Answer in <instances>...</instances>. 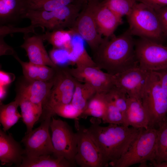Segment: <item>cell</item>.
Instances as JSON below:
<instances>
[{"mask_svg": "<svg viewBox=\"0 0 167 167\" xmlns=\"http://www.w3.org/2000/svg\"><path fill=\"white\" fill-rule=\"evenodd\" d=\"M133 36L128 29L119 36L104 37L92 53L96 66L113 75L138 66Z\"/></svg>", "mask_w": 167, "mask_h": 167, "instance_id": "obj_1", "label": "cell"}, {"mask_svg": "<svg viewBox=\"0 0 167 167\" xmlns=\"http://www.w3.org/2000/svg\"><path fill=\"white\" fill-rule=\"evenodd\" d=\"M101 155L105 167L118 160L128 150L142 129L92 122L86 128Z\"/></svg>", "mask_w": 167, "mask_h": 167, "instance_id": "obj_2", "label": "cell"}, {"mask_svg": "<svg viewBox=\"0 0 167 167\" xmlns=\"http://www.w3.org/2000/svg\"><path fill=\"white\" fill-rule=\"evenodd\" d=\"M84 4L83 0H77L66 6L51 11L28 10L22 16L28 19L35 28L40 27L51 31L71 28Z\"/></svg>", "mask_w": 167, "mask_h": 167, "instance_id": "obj_3", "label": "cell"}, {"mask_svg": "<svg viewBox=\"0 0 167 167\" xmlns=\"http://www.w3.org/2000/svg\"><path fill=\"white\" fill-rule=\"evenodd\" d=\"M127 17L129 25L128 29L133 36L162 44L165 37L153 8L137 2Z\"/></svg>", "mask_w": 167, "mask_h": 167, "instance_id": "obj_4", "label": "cell"}, {"mask_svg": "<svg viewBox=\"0 0 167 167\" xmlns=\"http://www.w3.org/2000/svg\"><path fill=\"white\" fill-rule=\"evenodd\" d=\"M148 116L150 128L158 127L167 117V96L155 71H150L141 100Z\"/></svg>", "mask_w": 167, "mask_h": 167, "instance_id": "obj_5", "label": "cell"}, {"mask_svg": "<svg viewBox=\"0 0 167 167\" xmlns=\"http://www.w3.org/2000/svg\"><path fill=\"white\" fill-rule=\"evenodd\" d=\"M157 133L156 128L142 129L127 151L109 165L113 167H128L155 160Z\"/></svg>", "mask_w": 167, "mask_h": 167, "instance_id": "obj_6", "label": "cell"}, {"mask_svg": "<svg viewBox=\"0 0 167 167\" xmlns=\"http://www.w3.org/2000/svg\"><path fill=\"white\" fill-rule=\"evenodd\" d=\"M76 80L70 73L68 67L58 66L55 68L53 85L42 105L41 116L55 115L53 111L56 105L71 102Z\"/></svg>", "mask_w": 167, "mask_h": 167, "instance_id": "obj_7", "label": "cell"}, {"mask_svg": "<svg viewBox=\"0 0 167 167\" xmlns=\"http://www.w3.org/2000/svg\"><path fill=\"white\" fill-rule=\"evenodd\" d=\"M50 128L54 152L53 154L63 157L75 165V158L77 151V135L68 124L60 118L52 117Z\"/></svg>", "mask_w": 167, "mask_h": 167, "instance_id": "obj_8", "label": "cell"}, {"mask_svg": "<svg viewBox=\"0 0 167 167\" xmlns=\"http://www.w3.org/2000/svg\"><path fill=\"white\" fill-rule=\"evenodd\" d=\"M135 52L141 68L155 72L167 69V46L139 37L135 41Z\"/></svg>", "mask_w": 167, "mask_h": 167, "instance_id": "obj_9", "label": "cell"}, {"mask_svg": "<svg viewBox=\"0 0 167 167\" xmlns=\"http://www.w3.org/2000/svg\"><path fill=\"white\" fill-rule=\"evenodd\" d=\"M52 117L51 115L45 116L39 127L25 134L21 141L24 146L25 156L36 157L53 154L54 149L49 130Z\"/></svg>", "mask_w": 167, "mask_h": 167, "instance_id": "obj_10", "label": "cell"}, {"mask_svg": "<svg viewBox=\"0 0 167 167\" xmlns=\"http://www.w3.org/2000/svg\"><path fill=\"white\" fill-rule=\"evenodd\" d=\"M96 0H87L73 26L70 28L83 39L92 53L97 49L103 39L98 32L95 19Z\"/></svg>", "mask_w": 167, "mask_h": 167, "instance_id": "obj_11", "label": "cell"}, {"mask_svg": "<svg viewBox=\"0 0 167 167\" xmlns=\"http://www.w3.org/2000/svg\"><path fill=\"white\" fill-rule=\"evenodd\" d=\"M76 122L77 135V151L75 161L81 167H105L101 155L87 131Z\"/></svg>", "mask_w": 167, "mask_h": 167, "instance_id": "obj_12", "label": "cell"}, {"mask_svg": "<svg viewBox=\"0 0 167 167\" xmlns=\"http://www.w3.org/2000/svg\"><path fill=\"white\" fill-rule=\"evenodd\" d=\"M68 70L76 80L89 84L96 92L107 93L115 86L114 75L96 66H76Z\"/></svg>", "mask_w": 167, "mask_h": 167, "instance_id": "obj_13", "label": "cell"}, {"mask_svg": "<svg viewBox=\"0 0 167 167\" xmlns=\"http://www.w3.org/2000/svg\"><path fill=\"white\" fill-rule=\"evenodd\" d=\"M150 71L138 66L114 75L115 85L124 90L128 97L141 100Z\"/></svg>", "mask_w": 167, "mask_h": 167, "instance_id": "obj_14", "label": "cell"}, {"mask_svg": "<svg viewBox=\"0 0 167 167\" xmlns=\"http://www.w3.org/2000/svg\"><path fill=\"white\" fill-rule=\"evenodd\" d=\"M95 19L98 32L102 36L109 38L114 35L117 28L123 23L122 18L108 6L106 0H96L94 7Z\"/></svg>", "mask_w": 167, "mask_h": 167, "instance_id": "obj_15", "label": "cell"}, {"mask_svg": "<svg viewBox=\"0 0 167 167\" xmlns=\"http://www.w3.org/2000/svg\"><path fill=\"white\" fill-rule=\"evenodd\" d=\"M53 85V79L44 81L28 79L24 78L18 86L15 97L28 100L41 105Z\"/></svg>", "mask_w": 167, "mask_h": 167, "instance_id": "obj_16", "label": "cell"}, {"mask_svg": "<svg viewBox=\"0 0 167 167\" xmlns=\"http://www.w3.org/2000/svg\"><path fill=\"white\" fill-rule=\"evenodd\" d=\"M25 155L23 149L11 134L0 129V161L2 165L20 167Z\"/></svg>", "mask_w": 167, "mask_h": 167, "instance_id": "obj_17", "label": "cell"}, {"mask_svg": "<svg viewBox=\"0 0 167 167\" xmlns=\"http://www.w3.org/2000/svg\"><path fill=\"white\" fill-rule=\"evenodd\" d=\"M24 41L20 47L26 51L30 62L35 64L47 66L55 68L54 64L48 55L43 44L41 35L29 36L24 34Z\"/></svg>", "mask_w": 167, "mask_h": 167, "instance_id": "obj_18", "label": "cell"}, {"mask_svg": "<svg viewBox=\"0 0 167 167\" xmlns=\"http://www.w3.org/2000/svg\"><path fill=\"white\" fill-rule=\"evenodd\" d=\"M149 124L148 116L141 100L128 96L124 125L138 129H147Z\"/></svg>", "mask_w": 167, "mask_h": 167, "instance_id": "obj_19", "label": "cell"}, {"mask_svg": "<svg viewBox=\"0 0 167 167\" xmlns=\"http://www.w3.org/2000/svg\"><path fill=\"white\" fill-rule=\"evenodd\" d=\"M25 11L24 0H0V25H13L22 19Z\"/></svg>", "mask_w": 167, "mask_h": 167, "instance_id": "obj_20", "label": "cell"}, {"mask_svg": "<svg viewBox=\"0 0 167 167\" xmlns=\"http://www.w3.org/2000/svg\"><path fill=\"white\" fill-rule=\"evenodd\" d=\"M14 58L21 66L24 77L29 80L47 81L52 80L54 77L55 68L42 65L35 64L30 62L21 60L15 54Z\"/></svg>", "mask_w": 167, "mask_h": 167, "instance_id": "obj_21", "label": "cell"}, {"mask_svg": "<svg viewBox=\"0 0 167 167\" xmlns=\"http://www.w3.org/2000/svg\"><path fill=\"white\" fill-rule=\"evenodd\" d=\"M84 41L79 35L74 33L72 49L69 52L70 63L75 64L77 67L96 66L85 48Z\"/></svg>", "mask_w": 167, "mask_h": 167, "instance_id": "obj_22", "label": "cell"}, {"mask_svg": "<svg viewBox=\"0 0 167 167\" xmlns=\"http://www.w3.org/2000/svg\"><path fill=\"white\" fill-rule=\"evenodd\" d=\"M51 155L36 157L24 155L20 167H71L75 165L64 157Z\"/></svg>", "mask_w": 167, "mask_h": 167, "instance_id": "obj_23", "label": "cell"}, {"mask_svg": "<svg viewBox=\"0 0 167 167\" xmlns=\"http://www.w3.org/2000/svg\"><path fill=\"white\" fill-rule=\"evenodd\" d=\"M15 100L19 103L21 118L26 127L25 134L28 133L32 130L34 124L41 117L42 106L25 99L15 97Z\"/></svg>", "mask_w": 167, "mask_h": 167, "instance_id": "obj_24", "label": "cell"}, {"mask_svg": "<svg viewBox=\"0 0 167 167\" xmlns=\"http://www.w3.org/2000/svg\"><path fill=\"white\" fill-rule=\"evenodd\" d=\"M74 32L71 28L68 30L58 29L47 31L41 35L44 41L52 45L54 48L63 49L69 52L72 49V41Z\"/></svg>", "mask_w": 167, "mask_h": 167, "instance_id": "obj_25", "label": "cell"}, {"mask_svg": "<svg viewBox=\"0 0 167 167\" xmlns=\"http://www.w3.org/2000/svg\"><path fill=\"white\" fill-rule=\"evenodd\" d=\"M106 93L96 92L88 101L81 117L85 118L90 116L102 119L107 108Z\"/></svg>", "mask_w": 167, "mask_h": 167, "instance_id": "obj_26", "label": "cell"}, {"mask_svg": "<svg viewBox=\"0 0 167 167\" xmlns=\"http://www.w3.org/2000/svg\"><path fill=\"white\" fill-rule=\"evenodd\" d=\"M19 106V103L16 100L6 105L0 103V122L4 131L9 130L22 118L18 111Z\"/></svg>", "mask_w": 167, "mask_h": 167, "instance_id": "obj_27", "label": "cell"}, {"mask_svg": "<svg viewBox=\"0 0 167 167\" xmlns=\"http://www.w3.org/2000/svg\"><path fill=\"white\" fill-rule=\"evenodd\" d=\"M96 92L95 89L89 84L76 80L71 103L83 112L88 101Z\"/></svg>", "mask_w": 167, "mask_h": 167, "instance_id": "obj_28", "label": "cell"}, {"mask_svg": "<svg viewBox=\"0 0 167 167\" xmlns=\"http://www.w3.org/2000/svg\"><path fill=\"white\" fill-rule=\"evenodd\" d=\"M77 0H24L26 11L28 10H32L47 11L59 9Z\"/></svg>", "mask_w": 167, "mask_h": 167, "instance_id": "obj_29", "label": "cell"}, {"mask_svg": "<svg viewBox=\"0 0 167 167\" xmlns=\"http://www.w3.org/2000/svg\"><path fill=\"white\" fill-rule=\"evenodd\" d=\"M157 130L155 160L167 163V117Z\"/></svg>", "mask_w": 167, "mask_h": 167, "instance_id": "obj_30", "label": "cell"}, {"mask_svg": "<svg viewBox=\"0 0 167 167\" xmlns=\"http://www.w3.org/2000/svg\"><path fill=\"white\" fill-rule=\"evenodd\" d=\"M107 106L105 113L102 119L104 123L123 125L124 116L114 104L111 97L107 92Z\"/></svg>", "mask_w": 167, "mask_h": 167, "instance_id": "obj_31", "label": "cell"}, {"mask_svg": "<svg viewBox=\"0 0 167 167\" xmlns=\"http://www.w3.org/2000/svg\"><path fill=\"white\" fill-rule=\"evenodd\" d=\"M109 8L118 16L128 15L137 2L135 0H106Z\"/></svg>", "mask_w": 167, "mask_h": 167, "instance_id": "obj_32", "label": "cell"}, {"mask_svg": "<svg viewBox=\"0 0 167 167\" xmlns=\"http://www.w3.org/2000/svg\"><path fill=\"white\" fill-rule=\"evenodd\" d=\"M107 93L124 118L128 106V96L126 92L122 88L114 86Z\"/></svg>", "mask_w": 167, "mask_h": 167, "instance_id": "obj_33", "label": "cell"}, {"mask_svg": "<svg viewBox=\"0 0 167 167\" xmlns=\"http://www.w3.org/2000/svg\"><path fill=\"white\" fill-rule=\"evenodd\" d=\"M53 111L55 115L75 120L81 117L83 112L75 107L71 102L56 105L54 107Z\"/></svg>", "mask_w": 167, "mask_h": 167, "instance_id": "obj_34", "label": "cell"}, {"mask_svg": "<svg viewBox=\"0 0 167 167\" xmlns=\"http://www.w3.org/2000/svg\"><path fill=\"white\" fill-rule=\"evenodd\" d=\"M50 57L56 65L63 66L70 63L69 52L67 50L59 48H53L50 52Z\"/></svg>", "mask_w": 167, "mask_h": 167, "instance_id": "obj_35", "label": "cell"}, {"mask_svg": "<svg viewBox=\"0 0 167 167\" xmlns=\"http://www.w3.org/2000/svg\"><path fill=\"white\" fill-rule=\"evenodd\" d=\"M33 26H30L24 28H16L12 25H3L0 26V38H4L7 35L14 33L21 32L28 34L31 32L35 34V28Z\"/></svg>", "mask_w": 167, "mask_h": 167, "instance_id": "obj_36", "label": "cell"}, {"mask_svg": "<svg viewBox=\"0 0 167 167\" xmlns=\"http://www.w3.org/2000/svg\"><path fill=\"white\" fill-rule=\"evenodd\" d=\"M158 17L164 35L167 37V6L155 10Z\"/></svg>", "mask_w": 167, "mask_h": 167, "instance_id": "obj_37", "label": "cell"}, {"mask_svg": "<svg viewBox=\"0 0 167 167\" xmlns=\"http://www.w3.org/2000/svg\"><path fill=\"white\" fill-rule=\"evenodd\" d=\"M137 2L145 4L157 10L167 6V0H135Z\"/></svg>", "mask_w": 167, "mask_h": 167, "instance_id": "obj_38", "label": "cell"}, {"mask_svg": "<svg viewBox=\"0 0 167 167\" xmlns=\"http://www.w3.org/2000/svg\"><path fill=\"white\" fill-rule=\"evenodd\" d=\"M15 78L14 74L0 71V86L6 87L12 82Z\"/></svg>", "mask_w": 167, "mask_h": 167, "instance_id": "obj_39", "label": "cell"}, {"mask_svg": "<svg viewBox=\"0 0 167 167\" xmlns=\"http://www.w3.org/2000/svg\"><path fill=\"white\" fill-rule=\"evenodd\" d=\"M156 72L159 77L162 88L167 96V69Z\"/></svg>", "mask_w": 167, "mask_h": 167, "instance_id": "obj_40", "label": "cell"}, {"mask_svg": "<svg viewBox=\"0 0 167 167\" xmlns=\"http://www.w3.org/2000/svg\"><path fill=\"white\" fill-rule=\"evenodd\" d=\"M6 87L0 86V103H2V101L5 98L6 93Z\"/></svg>", "mask_w": 167, "mask_h": 167, "instance_id": "obj_41", "label": "cell"}, {"mask_svg": "<svg viewBox=\"0 0 167 167\" xmlns=\"http://www.w3.org/2000/svg\"><path fill=\"white\" fill-rule=\"evenodd\" d=\"M152 166L154 167H167V163L165 162H157L153 160L150 162Z\"/></svg>", "mask_w": 167, "mask_h": 167, "instance_id": "obj_42", "label": "cell"}, {"mask_svg": "<svg viewBox=\"0 0 167 167\" xmlns=\"http://www.w3.org/2000/svg\"></svg>", "mask_w": 167, "mask_h": 167, "instance_id": "obj_43", "label": "cell"}]
</instances>
